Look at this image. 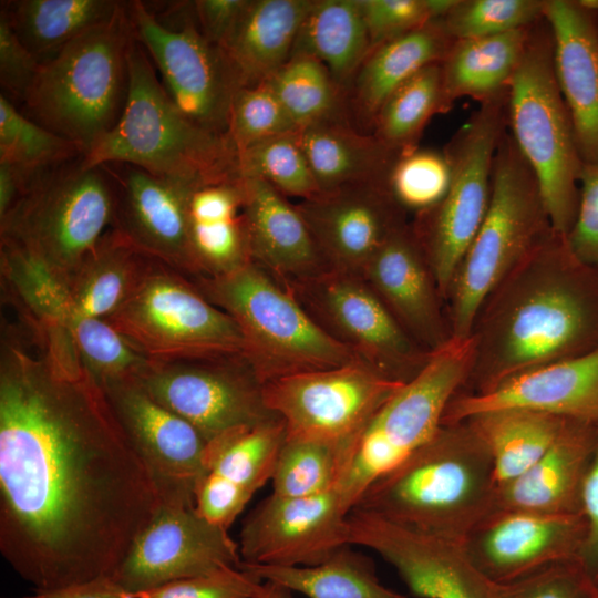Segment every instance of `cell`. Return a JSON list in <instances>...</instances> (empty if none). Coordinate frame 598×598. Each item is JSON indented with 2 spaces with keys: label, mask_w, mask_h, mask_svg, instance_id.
Wrapping results in <instances>:
<instances>
[{
  "label": "cell",
  "mask_w": 598,
  "mask_h": 598,
  "mask_svg": "<svg viewBox=\"0 0 598 598\" xmlns=\"http://www.w3.org/2000/svg\"><path fill=\"white\" fill-rule=\"evenodd\" d=\"M348 544L378 553L417 598H493L489 582L471 564L461 543L424 534L371 512L347 516Z\"/></svg>",
  "instance_id": "obj_20"
},
{
  "label": "cell",
  "mask_w": 598,
  "mask_h": 598,
  "mask_svg": "<svg viewBox=\"0 0 598 598\" xmlns=\"http://www.w3.org/2000/svg\"><path fill=\"white\" fill-rule=\"evenodd\" d=\"M243 178H258L286 197L310 199L320 189L312 175L297 131L252 144L238 153Z\"/></svg>",
  "instance_id": "obj_44"
},
{
  "label": "cell",
  "mask_w": 598,
  "mask_h": 598,
  "mask_svg": "<svg viewBox=\"0 0 598 598\" xmlns=\"http://www.w3.org/2000/svg\"><path fill=\"white\" fill-rule=\"evenodd\" d=\"M370 50L359 0H312L290 58L320 61L348 92Z\"/></svg>",
  "instance_id": "obj_35"
},
{
  "label": "cell",
  "mask_w": 598,
  "mask_h": 598,
  "mask_svg": "<svg viewBox=\"0 0 598 598\" xmlns=\"http://www.w3.org/2000/svg\"><path fill=\"white\" fill-rule=\"evenodd\" d=\"M585 536L580 513L496 511L478 523L461 545L486 580L504 584L553 564L579 561Z\"/></svg>",
  "instance_id": "obj_21"
},
{
  "label": "cell",
  "mask_w": 598,
  "mask_h": 598,
  "mask_svg": "<svg viewBox=\"0 0 598 598\" xmlns=\"http://www.w3.org/2000/svg\"><path fill=\"white\" fill-rule=\"evenodd\" d=\"M189 279L236 322L245 358L262 384L361 362L318 324L288 286L252 261L227 274Z\"/></svg>",
  "instance_id": "obj_7"
},
{
  "label": "cell",
  "mask_w": 598,
  "mask_h": 598,
  "mask_svg": "<svg viewBox=\"0 0 598 598\" xmlns=\"http://www.w3.org/2000/svg\"><path fill=\"white\" fill-rule=\"evenodd\" d=\"M32 177L18 166L0 159V219L11 209Z\"/></svg>",
  "instance_id": "obj_58"
},
{
  "label": "cell",
  "mask_w": 598,
  "mask_h": 598,
  "mask_svg": "<svg viewBox=\"0 0 598 598\" xmlns=\"http://www.w3.org/2000/svg\"><path fill=\"white\" fill-rule=\"evenodd\" d=\"M115 179L83 156L37 173L0 219L1 243L12 245L68 287L112 226Z\"/></svg>",
  "instance_id": "obj_6"
},
{
  "label": "cell",
  "mask_w": 598,
  "mask_h": 598,
  "mask_svg": "<svg viewBox=\"0 0 598 598\" xmlns=\"http://www.w3.org/2000/svg\"><path fill=\"white\" fill-rule=\"evenodd\" d=\"M346 545L315 566L244 565L262 581L280 585L307 598H406L385 587L374 563Z\"/></svg>",
  "instance_id": "obj_37"
},
{
  "label": "cell",
  "mask_w": 598,
  "mask_h": 598,
  "mask_svg": "<svg viewBox=\"0 0 598 598\" xmlns=\"http://www.w3.org/2000/svg\"><path fill=\"white\" fill-rule=\"evenodd\" d=\"M136 33L128 4L41 62L23 102L30 117L75 143L83 156L120 120Z\"/></svg>",
  "instance_id": "obj_5"
},
{
  "label": "cell",
  "mask_w": 598,
  "mask_h": 598,
  "mask_svg": "<svg viewBox=\"0 0 598 598\" xmlns=\"http://www.w3.org/2000/svg\"><path fill=\"white\" fill-rule=\"evenodd\" d=\"M579 513L586 524V536L579 564L598 582V437L580 488Z\"/></svg>",
  "instance_id": "obj_55"
},
{
  "label": "cell",
  "mask_w": 598,
  "mask_h": 598,
  "mask_svg": "<svg viewBox=\"0 0 598 598\" xmlns=\"http://www.w3.org/2000/svg\"><path fill=\"white\" fill-rule=\"evenodd\" d=\"M285 436L280 417L226 433L207 443V473L252 496L271 480Z\"/></svg>",
  "instance_id": "obj_39"
},
{
  "label": "cell",
  "mask_w": 598,
  "mask_h": 598,
  "mask_svg": "<svg viewBox=\"0 0 598 598\" xmlns=\"http://www.w3.org/2000/svg\"><path fill=\"white\" fill-rule=\"evenodd\" d=\"M320 193L386 181L400 155L350 121H329L297 131Z\"/></svg>",
  "instance_id": "obj_31"
},
{
  "label": "cell",
  "mask_w": 598,
  "mask_h": 598,
  "mask_svg": "<svg viewBox=\"0 0 598 598\" xmlns=\"http://www.w3.org/2000/svg\"><path fill=\"white\" fill-rule=\"evenodd\" d=\"M105 320L151 360L245 358L244 338L231 317L187 276L156 260Z\"/></svg>",
  "instance_id": "obj_11"
},
{
  "label": "cell",
  "mask_w": 598,
  "mask_h": 598,
  "mask_svg": "<svg viewBox=\"0 0 598 598\" xmlns=\"http://www.w3.org/2000/svg\"><path fill=\"white\" fill-rule=\"evenodd\" d=\"M296 205L327 269L360 276L390 234L408 223L386 181L322 192Z\"/></svg>",
  "instance_id": "obj_23"
},
{
  "label": "cell",
  "mask_w": 598,
  "mask_h": 598,
  "mask_svg": "<svg viewBox=\"0 0 598 598\" xmlns=\"http://www.w3.org/2000/svg\"><path fill=\"white\" fill-rule=\"evenodd\" d=\"M351 451L326 442L286 437L271 477L272 494L309 497L337 488Z\"/></svg>",
  "instance_id": "obj_43"
},
{
  "label": "cell",
  "mask_w": 598,
  "mask_h": 598,
  "mask_svg": "<svg viewBox=\"0 0 598 598\" xmlns=\"http://www.w3.org/2000/svg\"><path fill=\"white\" fill-rule=\"evenodd\" d=\"M451 165L444 151L415 147L394 161L386 187L405 213L415 216L435 207L447 192Z\"/></svg>",
  "instance_id": "obj_46"
},
{
  "label": "cell",
  "mask_w": 598,
  "mask_h": 598,
  "mask_svg": "<svg viewBox=\"0 0 598 598\" xmlns=\"http://www.w3.org/2000/svg\"><path fill=\"white\" fill-rule=\"evenodd\" d=\"M495 489L491 455L462 421L442 424L424 445L377 480L354 508L462 543L493 512Z\"/></svg>",
  "instance_id": "obj_3"
},
{
  "label": "cell",
  "mask_w": 598,
  "mask_h": 598,
  "mask_svg": "<svg viewBox=\"0 0 598 598\" xmlns=\"http://www.w3.org/2000/svg\"><path fill=\"white\" fill-rule=\"evenodd\" d=\"M251 495L238 486L207 473L195 492V508L214 525L228 529Z\"/></svg>",
  "instance_id": "obj_54"
},
{
  "label": "cell",
  "mask_w": 598,
  "mask_h": 598,
  "mask_svg": "<svg viewBox=\"0 0 598 598\" xmlns=\"http://www.w3.org/2000/svg\"><path fill=\"white\" fill-rule=\"evenodd\" d=\"M597 437V426L568 420L535 464L518 477L496 486L493 512L579 513L580 488Z\"/></svg>",
  "instance_id": "obj_28"
},
{
  "label": "cell",
  "mask_w": 598,
  "mask_h": 598,
  "mask_svg": "<svg viewBox=\"0 0 598 598\" xmlns=\"http://www.w3.org/2000/svg\"><path fill=\"white\" fill-rule=\"evenodd\" d=\"M243 179L251 261L283 285L299 282L326 270L320 250L297 205L261 179Z\"/></svg>",
  "instance_id": "obj_27"
},
{
  "label": "cell",
  "mask_w": 598,
  "mask_h": 598,
  "mask_svg": "<svg viewBox=\"0 0 598 598\" xmlns=\"http://www.w3.org/2000/svg\"><path fill=\"white\" fill-rule=\"evenodd\" d=\"M115 179V208L111 228L135 249L178 272L200 275L188 233V202L203 185L154 176L121 165ZM111 171V169H110Z\"/></svg>",
  "instance_id": "obj_22"
},
{
  "label": "cell",
  "mask_w": 598,
  "mask_h": 598,
  "mask_svg": "<svg viewBox=\"0 0 598 598\" xmlns=\"http://www.w3.org/2000/svg\"><path fill=\"white\" fill-rule=\"evenodd\" d=\"M566 239L582 262L598 269V163L582 164L577 213Z\"/></svg>",
  "instance_id": "obj_52"
},
{
  "label": "cell",
  "mask_w": 598,
  "mask_h": 598,
  "mask_svg": "<svg viewBox=\"0 0 598 598\" xmlns=\"http://www.w3.org/2000/svg\"><path fill=\"white\" fill-rule=\"evenodd\" d=\"M241 566L238 543L195 506L159 504L111 576L131 594Z\"/></svg>",
  "instance_id": "obj_18"
},
{
  "label": "cell",
  "mask_w": 598,
  "mask_h": 598,
  "mask_svg": "<svg viewBox=\"0 0 598 598\" xmlns=\"http://www.w3.org/2000/svg\"><path fill=\"white\" fill-rule=\"evenodd\" d=\"M361 277L424 350L433 352L451 339L442 296L411 224L390 234Z\"/></svg>",
  "instance_id": "obj_24"
},
{
  "label": "cell",
  "mask_w": 598,
  "mask_h": 598,
  "mask_svg": "<svg viewBox=\"0 0 598 598\" xmlns=\"http://www.w3.org/2000/svg\"><path fill=\"white\" fill-rule=\"evenodd\" d=\"M403 384L354 362L267 381L262 394L283 422L286 437L326 442L352 454L368 422Z\"/></svg>",
  "instance_id": "obj_13"
},
{
  "label": "cell",
  "mask_w": 598,
  "mask_h": 598,
  "mask_svg": "<svg viewBox=\"0 0 598 598\" xmlns=\"http://www.w3.org/2000/svg\"><path fill=\"white\" fill-rule=\"evenodd\" d=\"M159 499L75 351L22 321L0 343V551L34 590L112 576Z\"/></svg>",
  "instance_id": "obj_1"
},
{
  "label": "cell",
  "mask_w": 598,
  "mask_h": 598,
  "mask_svg": "<svg viewBox=\"0 0 598 598\" xmlns=\"http://www.w3.org/2000/svg\"><path fill=\"white\" fill-rule=\"evenodd\" d=\"M298 131L267 81L238 90L231 104L228 136L237 153L264 140Z\"/></svg>",
  "instance_id": "obj_48"
},
{
  "label": "cell",
  "mask_w": 598,
  "mask_h": 598,
  "mask_svg": "<svg viewBox=\"0 0 598 598\" xmlns=\"http://www.w3.org/2000/svg\"><path fill=\"white\" fill-rule=\"evenodd\" d=\"M553 230L537 178L506 130L494 158L487 212L445 301L451 338L471 337L488 295Z\"/></svg>",
  "instance_id": "obj_8"
},
{
  "label": "cell",
  "mask_w": 598,
  "mask_h": 598,
  "mask_svg": "<svg viewBox=\"0 0 598 598\" xmlns=\"http://www.w3.org/2000/svg\"><path fill=\"white\" fill-rule=\"evenodd\" d=\"M454 2L455 0H359L371 50L443 18Z\"/></svg>",
  "instance_id": "obj_49"
},
{
  "label": "cell",
  "mask_w": 598,
  "mask_h": 598,
  "mask_svg": "<svg viewBox=\"0 0 598 598\" xmlns=\"http://www.w3.org/2000/svg\"><path fill=\"white\" fill-rule=\"evenodd\" d=\"M101 388L150 474L159 504L195 506L196 488L207 474V443L202 434L156 401L137 380Z\"/></svg>",
  "instance_id": "obj_17"
},
{
  "label": "cell",
  "mask_w": 598,
  "mask_h": 598,
  "mask_svg": "<svg viewBox=\"0 0 598 598\" xmlns=\"http://www.w3.org/2000/svg\"><path fill=\"white\" fill-rule=\"evenodd\" d=\"M82 156L79 145L24 116L0 95V159L34 176Z\"/></svg>",
  "instance_id": "obj_45"
},
{
  "label": "cell",
  "mask_w": 598,
  "mask_h": 598,
  "mask_svg": "<svg viewBox=\"0 0 598 598\" xmlns=\"http://www.w3.org/2000/svg\"><path fill=\"white\" fill-rule=\"evenodd\" d=\"M532 28L454 40L440 63L445 112L462 97L482 104L507 94Z\"/></svg>",
  "instance_id": "obj_33"
},
{
  "label": "cell",
  "mask_w": 598,
  "mask_h": 598,
  "mask_svg": "<svg viewBox=\"0 0 598 598\" xmlns=\"http://www.w3.org/2000/svg\"><path fill=\"white\" fill-rule=\"evenodd\" d=\"M244 202L240 176L206 183L193 190L188 233L199 276L227 274L251 262Z\"/></svg>",
  "instance_id": "obj_30"
},
{
  "label": "cell",
  "mask_w": 598,
  "mask_h": 598,
  "mask_svg": "<svg viewBox=\"0 0 598 598\" xmlns=\"http://www.w3.org/2000/svg\"><path fill=\"white\" fill-rule=\"evenodd\" d=\"M544 8L545 0H455L440 21L452 40L483 38L532 27Z\"/></svg>",
  "instance_id": "obj_47"
},
{
  "label": "cell",
  "mask_w": 598,
  "mask_h": 598,
  "mask_svg": "<svg viewBox=\"0 0 598 598\" xmlns=\"http://www.w3.org/2000/svg\"><path fill=\"white\" fill-rule=\"evenodd\" d=\"M128 8L136 38L176 107L198 126L228 135L231 104L244 84L223 48L202 34L196 20L173 29L141 1Z\"/></svg>",
  "instance_id": "obj_15"
},
{
  "label": "cell",
  "mask_w": 598,
  "mask_h": 598,
  "mask_svg": "<svg viewBox=\"0 0 598 598\" xmlns=\"http://www.w3.org/2000/svg\"><path fill=\"white\" fill-rule=\"evenodd\" d=\"M505 408L542 411L598 427V347L519 373L484 393L458 392L442 424Z\"/></svg>",
  "instance_id": "obj_25"
},
{
  "label": "cell",
  "mask_w": 598,
  "mask_h": 598,
  "mask_svg": "<svg viewBox=\"0 0 598 598\" xmlns=\"http://www.w3.org/2000/svg\"><path fill=\"white\" fill-rule=\"evenodd\" d=\"M595 585H596V588H597V591H598V582H597V584H595Z\"/></svg>",
  "instance_id": "obj_60"
},
{
  "label": "cell",
  "mask_w": 598,
  "mask_h": 598,
  "mask_svg": "<svg viewBox=\"0 0 598 598\" xmlns=\"http://www.w3.org/2000/svg\"><path fill=\"white\" fill-rule=\"evenodd\" d=\"M507 94L480 104L444 147L451 181L442 200L411 224L443 301L487 212L495 154L506 131Z\"/></svg>",
  "instance_id": "obj_12"
},
{
  "label": "cell",
  "mask_w": 598,
  "mask_h": 598,
  "mask_svg": "<svg viewBox=\"0 0 598 598\" xmlns=\"http://www.w3.org/2000/svg\"><path fill=\"white\" fill-rule=\"evenodd\" d=\"M128 72L123 113L83 156L86 166L130 165L196 184L240 176L238 153L229 136L198 126L176 107L138 40L130 54Z\"/></svg>",
  "instance_id": "obj_4"
},
{
  "label": "cell",
  "mask_w": 598,
  "mask_h": 598,
  "mask_svg": "<svg viewBox=\"0 0 598 598\" xmlns=\"http://www.w3.org/2000/svg\"><path fill=\"white\" fill-rule=\"evenodd\" d=\"M453 41L439 19L372 49L347 92L352 124L371 133L386 99L423 68L441 63Z\"/></svg>",
  "instance_id": "obj_29"
},
{
  "label": "cell",
  "mask_w": 598,
  "mask_h": 598,
  "mask_svg": "<svg viewBox=\"0 0 598 598\" xmlns=\"http://www.w3.org/2000/svg\"><path fill=\"white\" fill-rule=\"evenodd\" d=\"M312 0H250L223 47L244 86L270 79L292 52Z\"/></svg>",
  "instance_id": "obj_32"
},
{
  "label": "cell",
  "mask_w": 598,
  "mask_h": 598,
  "mask_svg": "<svg viewBox=\"0 0 598 598\" xmlns=\"http://www.w3.org/2000/svg\"><path fill=\"white\" fill-rule=\"evenodd\" d=\"M123 3L113 0H22L12 2L6 13L21 42L40 59L53 56L91 29L109 21Z\"/></svg>",
  "instance_id": "obj_38"
},
{
  "label": "cell",
  "mask_w": 598,
  "mask_h": 598,
  "mask_svg": "<svg viewBox=\"0 0 598 598\" xmlns=\"http://www.w3.org/2000/svg\"><path fill=\"white\" fill-rule=\"evenodd\" d=\"M137 381L206 443L278 417L267 408L262 383L245 358L151 360Z\"/></svg>",
  "instance_id": "obj_16"
},
{
  "label": "cell",
  "mask_w": 598,
  "mask_h": 598,
  "mask_svg": "<svg viewBox=\"0 0 598 598\" xmlns=\"http://www.w3.org/2000/svg\"><path fill=\"white\" fill-rule=\"evenodd\" d=\"M153 260L110 228L66 287L73 310L105 320L133 293Z\"/></svg>",
  "instance_id": "obj_36"
},
{
  "label": "cell",
  "mask_w": 598,
  "mask_h": 598,
  "mask_svg": "<svg viewBox=\"0 0 598 598\" xmlns=\"http://www.w3.org/2000/svg\"><path fill=\"white\" fill-rule=\"evenodd\" d=\"M555 76L582 163H598V13L577 0H545Z\"/></svg>",
  "instance_id": "obj_26"
},
{
  "label": "cell",
  "mask_w": 598,
  "mask_h": 598,
  "mask_svg": "<svg viewBox=\"0 0 598 598\" xmlns=\"http://www.w3.org/2000/svg\"><path fill=\"white\" fill-rule=\"evenodd\" d=\"M286 286L332 338L388 379L406 383L427 363L432 352L405 332L360 275L326 269Z\"/></svg>",
  "instance_id": "obj_14"
},
{
  "label": "cell",
  "mask_w": 598,
  "mask_h": 598,
  "mask_svg": "<svg viewBox=\"0 0 598 598\" xmlns=\"http://www.w3.org/2000/svg\"><path fill=\"white\" fill-rule=\"evenodd\" d=\"M27 598H135L111 576L45 590H35Z\"/></svg>",
  "instance_id": "obj_57"
},
{
  "label": "cell",
  "mask_w": 598,
  "mask_h": 598,
  "mask_svg": "<svg viewBox=\"0 0 598 598\" xmlns=\"http://www.w3.org/2000/svg\"><path fill=\"white\" fill-rule=\"evenodd\" d=\"M256 598H293L287 588L270 581H264Z\"/></svg>",
  "instance_id": "obj_59"
},
{
  "label": "cell",
  "mask_w": 598,
  "mask_h": 598,
  "mask_svg": "<svg viewBox=\"0 0 598 598\" xmlns=\"http://www.w3.org/2000/svg\"><path fill=\"white\" fill-rule=\"evenodd\" d=\"M444 112L441 68L434 63L416 72L386 99L371 133L401 154L417 147L429 121Z\"/></svg>",
  "instance_id": "obj_41"
},
{
  "label": "cell",
  "mask_w": 598,
  "mask_h": 598,
  "mask_svg": "<svg viewBox=\"0 0 598 598\" xmlns=\"http://www.w3.org/2000/svg\"><path fill=\"white\" fill-rule=\"evenodd\" d=\"M41 66L19 39L6 11L0 14V83L6 92L24 100Z\"/></svg>",
  "instance_id": "obj_53"
},
{
  "label": "cell",
  "mask_w": 598,
  "mask_h": 598,
  "mask_svg": "<svg viewBox=\"0 0 598 598\" xmlns=\"http://www.w3.org/2000/svg\"><path fill=\"white\" fill-rule=\"evenodd\" d=\"M466 393L598 347V269L553 230L488 295L475 318Z\"/></svg>",
  "instance_id": "obj_2"
},
{
  "label": "cell",
  "mask_w": 598,
  "mask_h": 598,
  "mask_svg": "<svg viewBox=\"0 0 598 598\" xmlns=\"http://www.w3.org/2000/svg\"><path fill=\"white\" fill-rule=\"evenodd\" d=\"M473 360L472 337L451 338L375 412L359 434L337 486L348 514L377 480L437 432L448 403L465 388Z\"/></svg>",
  "instance_id": "obj_10"
},
{
  "label": "cell",
  "mask_w": 598,
  "mask_h": 598,
  "mask_svg": "<svg viewBox=\"0 0 598 598\" xmlns=\"http://www.w3.org/2000/svg\"><path fill=\"white\" fill-rule=\"evenodd\" d=\"M489 589L493 598H598L595 582L577 560L553 564L508 582H489Z\"/></svg>",
  "instance_id": "obj_50"
},
{
  "label": "cell",
  "mask_w": 598,
  "mask_h": 598,
  "mask_svg": "<svg viewBox=\"0 0 598 598\" xmlns=\"http://www.w3.org/2000/svg\"><path fill=\"white\" fill-rule=\"evenodd\" d=\"M250 0H197L194 16L202 34L223 48L241 20Z\"/></svg>",
  "instance_id": "obj_56"
},
{
  "label": "cell",
  "mask_w": 598,
  "mask_h": 598,
  "mask_svg": "<svg viewBox=\"0 0 598 598\" xmlns=\"http://www.w3.org/2000/svg\"><path fill=\"white\" fill-rule=\"evenodd\" d=\"M262 582L241 565L172 581L133 595L135 598H256Z\"/></svg>",
  "instance_id": "obj_51"
},
{
  "label": "cell",
  "mask_w": 598,
  "mask_h": 598,
  "mask_svg": "<svg viewBox=\"0 0 598 598\" xmlns=\"http://www.w3.org/2000/svg\"><path fill=\"white\" fill-rule=\"evenodd\" d=\"M506 130L537 178L553 229L567 235L577 213L584 163L555 76L553 39L544 18L533 25L511 81Z\"/></svg>",
  "instance_id": "obj_9"
},
{
  "label": "cell",
  "mask_w": 598,
  "mask_h": 598,
  "mask_svg": "<svg viewBox=\"0 0 598 598\" xmlns=\"http://www.w3.org/2000/svg\"><path fill=\"white\" fill-rule=\"evenodd\" d=\"M64 330L82 364L100 386L138 380L151 362L104 319L72 310L64 322Z\"/></svg>",
  "instance_id": "obj_42"
},
{
  "label": "cell",
  "mask_w": 598,
  "mask_h": 598,
  "mask_svg": "<svg viewBox=\"0 0 598 598\" xmlns=\"http://www.w3.org/2000/svg\"><path fill=\"white\" fill-rule=\"evenodd\" d=\"M267 82L298 130L329 121L351 122L346 90L316 59L290 58Z\"/></svg>",
  "instance_id": "obj_40"
},
{
  "label": "cell",
  "mask_w": 598,
  "mask_h": 598,
  "mask_svg": "<svg viewBox=\"0 0 598 598\" xmlns=\"http://www.w3.org/2000/svg\"><path fill=\"white\" fill-rule=\"evenodd\" d=\"M568 420L530 409L505 408L481 412L463 421L487 448L498 486L535 464L554 444Z\"/></svg>",
  "instance_id": "obj_34"
},
{
  "label": "cell",
  "mask_w": 598,
  "mask_h": 598,
  "mask_svg": "<svg viewBox=\"0 0 598 598\" xmlns=\"http://www.w3.org/2000/svg\"><path fill=\"white\" fill-rule=\"evenodd\" d=\"M337 488L309 497L270 494L246 517L239 534L244 565L315 566L348 544Z\"/></svg>",
  "instance_id": "obj_19"
}]
</instances>
